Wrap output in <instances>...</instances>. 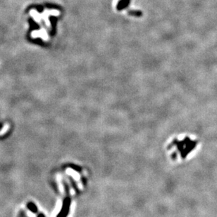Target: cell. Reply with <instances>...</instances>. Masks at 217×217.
Masks as SVG:
<instances>
[{
	"label": "cell",
	"mask_w": 217,
	"mask_h": 217,
	"mask_svg": "<svg viewBox=\"0 0 217 217\" xmlns=\"http://www.w3.org/2000/svg\"><path fill=\"white\" fill-rule=\"evenodd\" d=\"M68 204H69V200H65L64 205L63 207L60 214L58 215L57 217H66L68 212Z\"/></svg>",
	"instance_id": "obj_1"
},
{
	"label": "cell",
	"mask_w": 217,
	"mask_h": 217,
	"mask_svg": "<svg viewBox=\"0 0 217 217\" xmlns=\"http://www.w3.org/2000/svg\"><path fill=\"white\" fill-rule=\"evenodd\" d=\"M130 1V0H121V1H119L118 6H117V9L118 10H122L125 9V7H127L128 6Z\"/></svg>",
	"instance_id": "obj_2"
},
{
	"label": "cell",
	"mask_w": 217,
	"mask_h": 217,
	"mask_svg": "<svg viewBox=\"0 0 217 217\" xmlns=\"http://www.w3.org/2000/svg\"><path fill=\"white\" fill-rule=\"evenodd\" d=\"M128 14H129V15H130V16L140 17L141 16V15H142V12L140 11H134V10H133V11H130L128 12Z\"/></svg>",
	"instance_id": "obj_3"
},
{
	"label": "cell",
	"mask_w": 217,
	"mask_h": 217,
	"mask_svg": "<svg viewBox=\"0 0 217 217\" xmlns=\"http://www.w3.org/2000/svg\"><path fill=\"white\" fill-rule=\"evenodd\" d=\"M28 206V208H29V209H30V210L32 211L33 213H36L37 212V207H35V205L34 204L29 203Z\"/></svg>",
	"instance_id": "obj_4"
},
{
	"label": "cell",
	"mask_w": 217,
	"mask_h": 217,
	"mask_svg": "<svg viewBox=\"0 0 217 217\" xmlns=\"http://www.w3.org/2000/svg\"><path fill=\"white\" fill-rule=\"evenodd\" d=\"M38 217H44V216L43 214H39V216H38Z\"/></svg>",
	"instance_id": "obj_5"
}]
</instances>
